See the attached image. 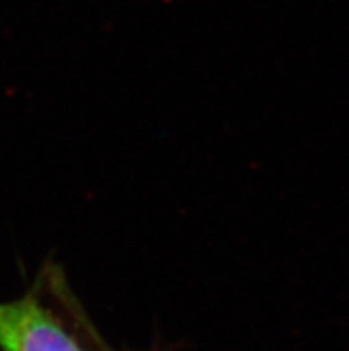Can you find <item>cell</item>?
Segmentation results:
<instances>
[{"label": "cell", "instance_id": "cell-1", "mask_svg": "<svg viewBox=\"0 0 349 351\" xmlns=\"http://www.w3.org/2000/svg\"><path fill=\"white\" fill-rule=\"evenodd\" d=\"M0 351H86L38 291L0 302Z\"/></svg>", "mask_w": 349, "mask_h": 351}]
</instances>
